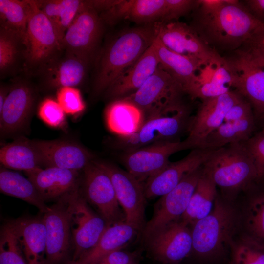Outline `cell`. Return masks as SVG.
<instances>
[{
    "mask_svg": "<svg viewBox=\"0 0 264 264\" xmlns=\"http://www.w3.org/2000/svg\"><path fill=\"white\" fill-rule=\"evenodd\" d=\"M156 37L154 22L123 31L106 45L100 55L93 92L106 90L133 65Z\"/></svg>",
    "mask_w": 264,
    "mask_h": 264,
    "instance_id": "1",
    "label": "cell"
},
{
    "mask_svg": "<svg viewBox=\"0 0 264 264\" xmlns=\"http://www.w3.org/2000/svg\"><path fill=\"white\" fill-rule=\"evenodd\" d=\"M225 2L214 13L199 15L198 25L193 28L208 44L236 48L243 45L264 24L238 0H225Z\"/></svg>",
    "mask_w": 264,
    "mask_h": 264,
    "instance_id": "2",
    "label": "cell"
},
{
    "mask_svg": "<svg viewBox=\"0 0 264 264\" xmlns=\"http://www.w3.org/2000/svg\"><path fill=\"white\" fill-rule=\"evenodd\" d=\"M203 168L216 186L225 191H238L258 179L253 161L242 143L213 150Z\"/></svg>",
    "mask_w": 264,
    "mask_h": 264,
    "instance_id": "3",
    "label": "cell"
},
{
    "mask_svg": "<svg viewBox=\"0 0 264 264\" xmlns=\"http://www.w3.org/2000/svg\"><path fill=\"white\" fill-rule=\"evenodd\" d=\"M185 94L181 84L158 66L154 73L136 91L123 98L138 106L144 114L145 120L187 108L183 101Z\"/></svg>",
    "mask_w": 264,
    "mask_h": 264,
    "instance_id": "4",
    "label": "cell"
},
{
    "mask_svg": "<svg viewBox=\"0 0 264 264\" xmlns=\"http://www.w3.org/2000/svg\"><path fill=\"white\" fill-rule=\"evenodd\" d=\"M236 225L234 210L216 198L211 212L193 225L192 251L203 259L218 256L230 244Z\"/></svg>",
    "mask_w": 264,
    "mask_h": 264,
    "instance_id": "5",
    "label": "cell"
},
{
    "mask_svg": "<svg viewBox=\"0 0 264 264\" xmlns=\"http://www.w3.org/2000/svg\"><path fill=\"white\" fill-rule=\"evenodd\" d=\"M224 59L232 88L250 103L259 117L264 113V60L245 48Z\"/></svg>",
    "mask_w": 264,
    "mask_h": 264,
    "instance_id": "6",
    "label": "cell"
},
{
    "mask_svg": "<svg viewBox=\"0 0 264 264\" xmlns=\"http://www.w3.org/2000/svg\"><path fill=\"white\" fill-rule=\"evenodd\" d=\"M80 186L66 195L72 248V260H77L93 247L107 224L88 206Z\"/></svg>",
    "mask_w": 264,
    "mask_h": 264,
    "instance_id": "7",
    "label": "cell"
},
{
    "mask_svg": "<svg viewBox=\"0 0 264 264\" xmlns=\"http://www.w3.org/2000/svg\"><path fill=\"white\" fill-rule=\"evenodd\" d=\"M156 36L168 48L177 53L194 58L203 66L217 65L223 58L212 49L196 31L180 22H154Z\"/></svg>",
    "mask_w": 264,
    "mask_h": 264,
    "instance_id": "8",
    "label": "cell"
},
{
    "mask_svg": "<svg viewBox=\"0 0 264 264\" xmlns=\"http://www.w3.org/2000/svg\"><path fill=\"white\" fill-rule=\"evenodd\" d=\"M30 3L31 9L23 41L24 55L29 65L43 67L62 49L61 41L53 24L34 0H30Z\"/></svg>",
    "mask_w": 264,
    "mask_h": 264,
    "instance_id": "9",
    "label": "cell"
},
{
    "mask_svg": "<svg viewBox=\"0 0 264 264\" xmlns=\"http://www.w3.org/2000/svg\"><path fill=\"white\" fill-rule=\"evenodd\" d=\"M192 117L188 107L152 117L145 120L138 132L121 138V143L128 151L158 142L180 141V136L184 132H188Z\"/></svg>",
    "mask_w": 264,
    "mask_h": 264,
    "instance_id": "10",
    "label": "cell"
},
{
    "mask_svg": "<svg viewBox=\"0 0 264 264\" xmlns=\"http://www.w3.org/2000/svg\"><path fill=\"white\" fill-rule=\"evenodd\" d=\"M84 198L98 210L107 225L125 222L111 180L94 159L83 170Z\"/></svg>",
    "mask_w": 264,
    "mask_h": 264,
    "instance_id": "11",
    "label": "cell"
},
{
    "mask_svg": "<svg viewBox=\"0 0 264 264\" xmlns=\"http://www.w3.org/2000/svg\"><path fill=\"white\" fill-rule=\"evenodd\" d=\"M97 162L111 180L117 199L125 215V222L137 231L143 230L146 224V199L143 184L127 171L109 163Z\"/></svg>",
    "mask_w": 264,
    "mask_h": 264,
    "instance_id": "12",
    "label": "cell"
},
{
    "mask_svg": "<svg viewBox=\"0 0 264 264\" xmlns=\"http://www.w3.org/2000/svg\"><path fill=\"white\" fill-rule=\"evenodd\" d=\"M103 23L99 12L88 0L66 30L62 49L90 62L102 36Z\"/></svg>",
    "mask_w": 264,
    "mask_h": 264,
    "instance_id": "13",
    "label": "cell"
},
{
    "mask_svg": "<svg viewBox=\"0 0 264 264\" xmlns=\"http://www.w3.org/2000/svg\"><path fill=\"white\" fill-rule=\"evenodd\" d=\"M203 171V166L185 177L171 191L161 196L151 220L143 230L145 238L169 223L181 219Z\"/></svg>",
    "mask_w": 264,
    "mask_h": 264,
    "instance_id": "14",
    "label": "cell"
},
{
    "mask_svg": "<svg viewBox=\"0 0 264 264\" xmlns=\"http://www.w3.org/2000/svg\"><path fill=\"white\" fill-rule=\"evenodd\" d=\"M180 219L172 222L146 238L149 254L168 264H177L192 251L191 231Z\"/></svg>",
    "mask_w": 264,
    "mask_h": 264,
    "instance_id": "15",
    "label": "cell"
},
{
    "mask_svg": "<svg viewBox=\"0 0 264 264\" xmlns=\"http://www.w3.org/2000/svg\"><path fill=\"white\" fill-rule=\"evenodd\" d=\"M66 195L43 215L46 228V264H69L72 260Z\"/></svg>",
    "mask_w": 264,
    "mask_h": 264,
    "instance_id": "16",
    "label": "cell"
},
{
    "mask_svg": "<svg viewBox=\"0 0 264 264\" xmlns=\"http://www.w3.org/2000/svg\"><path fill=\"white\" fill-rule=\"evenodd\" d=\"M187 149L189 148L185 140L158 142L126 151L122 161L127 171L143 184L170 162L172 154Z\"/></svg>",
    "mask_w": 264,
    "mask_h": 264,
    "instance_id": "17",
    "label": "cell"
},
{
    "mask_svg": "<svg viewBox=\"0 0 264 264\" xmlns=\"http://www.w3.org/2000/svg\"><path fill=\"white\" fill-rule=\"evenodd\" d=\"M235 91L202 100L197 112L190 121L188 135L184 140L189 149L199 148L206 137L219 127L232 105L240 98Z\"/></svg>",
    "mask_w": 264,
    "mask_h": 264,
    "instance_id": "18",
    "label": "cell"
},
{
    "mask_svg": "<svg viewBox=\"0 0 264 264\" xmlns=\"http://www.w3.org/2000/svg\"><path fill=\"white\" fill-rule=\"evenodd\" d=\"M165 0H94V6L103 22L112 24L120 20H128L139 24L160 22Z\"/></svg>",
    "mask_w": 264,
    "mask_h": 264,
    "instance_id": "19",
    "label": "cell"
},
{
    "mask_svg": "<svg viewBox=\"0 0 264 264\" xmlns=\"http://www.w3.org/2000/svg\"><path fill=\"white\" fill-rule=\"evenodd\" d=\"M213 150L194 149L183 158L170 162L144 184L146 199L162 196L176 187L187 176L203 165Z\"/></svg>",
    "mask_w": 264,
    "mask_h": 264,
    "instance_id": "20",
    "label": "cell"
},
{
    "mask_svg": "<svg viewBox=\"0 0 264 264\" xmlns=\"http://www.w3.org/2000/svg\"><path fill=\"white\" fill-rule=\"evenodd\" d=\"M45 168L83 170L93 160V154L86 148L73 142L62 140H32Z\"/></svg>",
    "mask_w": 264,
    "mask_h": 264,
    "instance_id": "21",
    "label": "cell"
},
{
    "mask_svg": "<svg viewBox=\"0 0 264 264\" xmlns=\"http://www.w3.org/2000/svg\"><path fill=\"white\" fill-rule=\"evenodd\" d=\"M79 171L48 167L25 172L43 200H57L80 186Z\"/></svg>",
    "mask_w": 264,
    "mask_h": 264,
    "instance_id": "22",
    "label": "cell"
},
{
    "mask_svg": "<svg viewBox=\"0 0 264 264\" xmlns=\"http://www.w3.org/2000/svg\"><path fill=\"white\" fill-rule=\"evenodd\" d=\"M34 101L32 88L25 82L15 84L9 89L0 112V130L2 134L14 133L26 124Z\"/></svg>",
    "mask_w": 264,
    "mask_h": 264,
    "instance_id": "23",
    "label": "cell"
},
{
    "mask_svg": "<svg viewBox=\"0 0 264 264\" xmlns=\"http://www.w3.org/2000/svg\"><path fill=\"white\" fill-rule=\"evenodd\" d=\"M9 221L28 264H46V228L43 216Z\"/></svg>",
    "mask_w": 264,
    "mask_h": 264,
    "instance_id": "24",
    "label": "cell"
},
{
    "mask_svg": "<svg viewBox=\"0 0 264 264\" xmlns=\"http://www.w3.org/2000/svg\"><path fill=\"white\" fill-rule=\"evenodd\" d=\"M153 44L159 61V66L183 86L191 96L200 83L197 73L203 65L198 60L174 52L166 47L156 36Z\"/></svg>",
    "mask_w": 264,
    "mask_h": 264,
    "instance_id": "25",
    "label": "cell"
},
{
    "mask_svg": "<svg viewBox=\"0 0 264 264\" xmlns=\"http://www.w3.org/2000/svg\"><path fill=\"white\" fill-rule=\"evenodd\" d=\"M159 61L153 43L139 59L106 90L114 100L123 98L136 91L154 73Z\"/></svg>",
    "mask_w": 264,
    "mask_h": 264,
    "instance_id": "26",
    "label": "cell"
},
{
    "mask_svg": "<svg viewBox=\"0 0 264 264\" xmlns=\"http://www.w3.org/2000/svg\"><path fill=\"white\" fill-rule=\"evenodd\" d=\"M61 59L55 58L43 68L46 83L58 89L64 87H74L80 85L84 80L89 62L66 51Z\"/></svg>",
    "mask_w": 264,
    "mask_h": 264,
    "instance_id": "27",
    "label": "cell"
},
{
    "mask_svg": "<svg viewBox=\"0 0 264 264\" xmlns=\"http://www.w3.org/2000/svg\"><path fill=\"white\" fill-rule=\"evenodd\" d=\"M105 117L109 130L121 138L138 132L145 121L142 110L124 98L115 99L110 103L106 109Z\"/></svg>",
    "mask_w": 264,
    "mask_h": 264,
    "instance_id": "28",
    "label": "cell"
},
{
    "mask_svg": "<svg viewBox=\"0 0 264 264\" xmlns=\"http://www.w3.org/2000/svg\"><path fill=\"white\" fill-rule=\"evenodd\" d=\"M137 232L125 222L107 225L95 245L69 264H92L106 255L124 248Z\"/></svg>",
    "mask_w": 264,
    "mask_h": 264,
    "instance_id": "29",
    "label": "cell"
},
{
    "mask_svg": "<svg viewBox=\"0 0 264 264\" xmlns=\"http://www.w3.org/2000/svg\"><path fill=\"white\" fill-rule=\"evenodd\" d=\"M255 116L223 122L204 139L198 149L216 150L227 145L243 143L254 134Z\"/></svg>",
    "mask_w": 264,
    "mask_h": 264,
    "instance_id": "30",
    "label": "cell"
},
{
    "mask_svg": "<svg viewBox=\"0 0 264 264\" xmlns=\"http://www.w3.org/2000/svg\"><path fill=\"white\" fill-rule=\"evenodd\" d=\"M216 185L203 170L190 199L187 208L180 219L187 225H193L212 211L216 199Z\"/></svg>",
    "mask_w": 264,
    "mask_h": 264,
    "instance_id": "31",
    "label": "cell"
},
{
    "mask_svg": "<svg viewBox=\"0 0 264 264\" xmlns=\"http://www.w3.org/2000/svg\"><path fill=\"white\" fill-rule=\"evenodd\" d=\"M0 161L5 168L25 172L43 166L40 156L32 140L22 137L1 148Z\"/></svg>",
    "mask_w": 264,
    "mask_h": 264,
    "instance_id": "32",
    "label": "cell"
},
{
    "mask_svg": "<svg viewBox=\"0 0 264 264\" xmlns=\"http://www.w3.org/2000/svg\"><path fill=\"white\" fill-rule=\"evenodd\" d=\"M0 190L5 195L20 198L36 207L43 214L50 209L28 177L3 166L0 169Z\"/></svg>",
    "mask_w": 264,
    "mask_h": 264,
    "instance_id": "33",
    "label": "cell"
},
{
    "mask_svg": "<svg viewBox=\"0 0 264 264\" xmlns=\"http://www.w3.org/2000/svg\"><path fill=\"white\" fill-rule=\"evenodd\" d=\"M53 24L61 41L77 15L86 6L88 0H34Z\"/></svg>",
    "mask_w": 264,
    "mask_h": 264,
    "instance_id": "34",
    "label": "cell"
},
{
    "mask_svg": "<svg viewBox=\"0 0 264 264\" xmlns=\"http://www.w3.org/2000/svg\"><path fill=\"white\" fill-rule=\"evenodd\" d=\"M31 9L29 0H0V27L16 32L23 42Z\"/></svg>",
    "mask_w": 264,
    "mask_h": 264,
    "instance_id": "35",
    "label": "cell"
},
{
    "mask_svg": "<svg viewBox=\"0 0 264 264\" xmlns=\"http://www.w3.org/2000/svg\"><path fill=\"white\" fill-rule=\"evenodd\" d=\"M232 78L224 59L216 66L211 77L201 81L191 97L201 100L221 95L232 91Z\"/></svg>",
    "mask_w": 264,
    "mask_h": 264,
    "instance_id": "36",
    "label": "cell"
},
{
    "mask_svg": "<svg viewBox=\"0 0 264 264\" xmlns=\"http://www.w3.org/2000/svg\"><path fill=\"white\" fill-rule=\"evenodd\" d=\"M230 264H264V243L244 236L231 244Z\"/></svg>",
    "mask_w": 264,
    "mask_h": 264,
    "instance_id": "37",
    "label": "cell"
},
{
    "mask_svg": "<svg viewBox=\"0 0 264 264\" xmlns=\"http://www.w3.org/2000/svg\"><path fill=\"white\" fill-rule=\"evenodd\" d=\"M0 264H28L9 221L0 229Z\"/></svg>",
    "mask_w": 264,
    "mask_h": 264,
    "instance_id": "38",
    "label": "cell"
},
{
    "mask_svg": "<svg viewBox=\"0 0 264 264\" xmlns=\"http://www.w3.org/2000/svg\"><path fill=\"white\" fill-rule=\"evenodd\" d=\"M23 44L22 37L16 32L0 27V71L6 72L16 62L19 44Z\"/></svg>",
    "mask_w": 264,
    "mask_h": 264,
    "instance_id": "39",
    "label": "cell"
},
{
    "mask_svg": "<svg viewBox=\"0 0 264 264\" xmlns=\"http://www.w3.org/2000/svg\"><path fill=\"white\" fill-rule=\"evenodd\" d=\"M246 224L253 237L264 243V193L251 200L247 211Z\"/></svg>",
    "mask_w": 264,
    "mask_h": 264,
    "instance_id": "40",
    "label": "cell"
},
{
    "mask_svg": "<svg viewBox=\"0 0 264 264\" xmlns=\"http://www.w3.org/2000/svg\"><path fill=\"white\" fill-rule=\"evenodd\" d=\"M56 98L66 114L74 115L80 113L85 109L81 92L75 87H64L58 88Z\"/></svg>",
    "mask_w": 264,
    "mask_h": 264,
    "instance_id": "41",
    "label": "cell"
},
{
    "mask_svg": "<svg viewBox=\"0 0 264 264\" xmlns=\"http://www.w3.org/2000/svg\"><path fill=\"white\" fill-rule=\"evenodd\" d=\"M242 143L253 161L258 178H264V128Z\"/></svg>",
    "mask_w": 264,
    "mask_h": 264,
    "instance_id": "42",
    "label": "cell"
},
{
    "mask_svg": "<svg viewBox=\"0 0 264 264\" xmlns=\"http://www.w3.org/2000/svg\"><path fill=\"white\" fill-rule=\"evenodd\" d=\"M40 119L52 127H61L65 121V113L57 100L50 98L41 103L38 111Z\"/></svg>",
    "mask_w": 264,
    "mask_h": 264,
    "instance_id": "43",
    "label": "cell"
},
{
    "mask_svg": "<svg viewBox=\"0 0 264 264\" xmlns=\"http://www.w3.org/2000/svg\"><path fill=\"white\" fill-rule=\"evenodd\" d=\"M198 6V0H165V9L160 22L176 20Z\"/></svg>",
    "mask_w": 264,
    "mask_h": 264,
    "instance_id": "44",
    "label": "cell"
},
{
    "mask_svg": "<svg viewBox=\"0 0 264 264\" xmlns=\"http://www.w3.org/2000/svg\"><path fill=\"white\" fill-rule=\"evenodd\" d=\"M252 116L254 113L251 104L241 96L227 112L223 122L239 121Z\"/></svg>",
    "mask_w": 264,
    "mask_h": 264,
    "instance_id": "45",
    "label": "cell"
},
{
    "mask_svg": "<svg viewBox=\"0 0 264 264\" xmlns=\"http://www.w3.org/2000/svg\"><path fill=\"white\" fill-rule=\"evenodd\" d=\"M138 262L137 253L119 249L106 255L92 264H138Z\"/></svg>",
    "mask_w": 264,
    "mask_h": 264,
    "instance_id": "46",
    "label": "cell"
},
{
    "mask_svg": "<svg viewBox=\"0 0 264 264\" xmlns=\"http://www.w3.org/2000/svg\"><path fill=\"white\" fill-rule=\"evenodd\" d=\"M243 45L244 48L264 60V26L258 30Z\"/></svg>",
    "mask_w": 264,
    "mask_h": 264,
    "instance_id": "47",
    "label": "cell"
},
{
    "mask_svg": "<svg viewBox=\"0 0 264 264\" xmlns=\"http://www.w3.org/2000/svg\"><path fill=\"white\" fill-rule=\"evenodd\" d=\"M199 15L207 16L218 11L226 2L225 0H197Z\"/></svg>",
    "mask_w": 264,
    "mask_h": 264,
    "instance_id": "48",
    "label": "cell"
},
{
    "mask_svg": "<svg viewBox=\"0 0 264 264\" xmlns=\"http://www.w3.org/2000/svg\"><path fill=\"white\" fill-rule=\"evenodd\" d=\"M244 6L250 14L260 22L264 24V0H247Z\"/></svg>",
    "mask_w": 264,
    "mask_h": 264,
    "instance_id": "49",
    "label": "cell"
},
{
    "mask_svg": "<svg viewBox=\"0 0 264 264\" xmlns=\"http://www.w3.org/2000/svg\"><path fill=\"white\" fill-rule=\"evenodd\" d=\"M9 90L6 87L1 85L0 89V112L2 110Z\"/></svg>",
    "mask_w": 264,
    "mask_h": 264,
    "instance_id": "50",
    "label": "cell"
},
{
    "mask_svg": "<svg viewBox=\"0 0 264 264\" xmlns=\"http://www.w3.org/2000/svg\"><path fill=\"white\" fill-rule=\"evenodd\" d=\"M258 118L262 121V124H263L264 126V113L261 115Z\"/></svg>",
    "mask_w": 264,
    "mask_h": 264,
    "instance_id": "51",
    "label": "cell"
}]
</instances>
